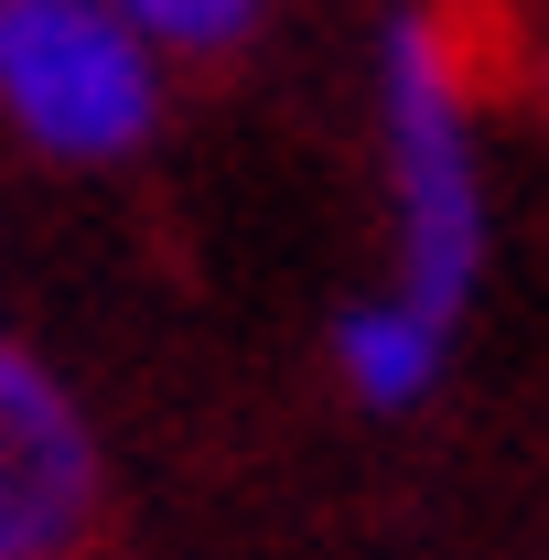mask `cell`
<instances>
[{"label": "cell", "mask_w": 549, "mask_h": 560, "mask_svg": "<svg viewBox=\"0 0 549 560\" xmlns=\"http://www.w3.org/2000/svg\"><path fill=\"white\" fill-rule=\"evenodd\" d=\"M119 11H130V33L162 66H215L270 22V0H119Z\"/></svg>", "instance_id": "obj_5"}, {"label": "cell", "mask_w": 549, "mask_h": 560, "mask_svg": "<svg viewBox=\"0 0 549 560\" xmlns=\"http://www.w3.org/2000/svg\"><path fill=\"white\" fill-rule=\"evenodd\" d=\"M377 140H388V206H399V291L453 324L484 280V151H475V66L442 11L388 22Z\"/></svg>", "instance_id": "obj_1"}, {"label": "cell", "mask_w": 549, "mask_h": 560, "mask_svg": "<svg viewBox=\"0 0 549 560\" xmlns=\"http://www.w3.org/2000/svg\"><path fill=\"white\" fill-rule=\"evenodd\" d=\"M162 75L119 0H0V130L44 162H130L162 130Z\"/></svg>", "instance_id": "obj_2"}, {"label": "cell", "mask_w": 549, "mask_h": 560, "mask_svg": "<svg viewBox=\"0 0 549 560\" xmlns=\"http://www.w3.org/2000/svg\"><path fill=\"white\" fill-rule=\"evenodd\" d=\"M442 366H453V324L420 313L410 291H377V302H344L335 313V377H344L355 410H377V420L420 410L442 388Z\"/></svg>", "instance_id": "obj_4"}, {"label": "cell", "mask_w": 549, "mask_h": 560, "mask_svg": "<svg viewBox=\"0 0 549 560\" xmlns=\"http://www.w3.org/2000/svg\"><path fill=\"white\" fill-rule=\"evenodd\" d=\"M108 506V453L75 388L0 335V560H75Z\"/></svg>", "instance_id": "obj_3"}]
</instances>
